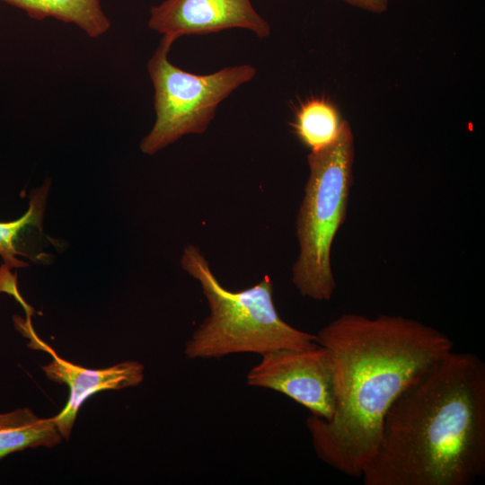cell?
<instances>
[{
  "mask_svg": "<svg viewBox=\"0 0 485 485\" xmlns=\"http://www.w3.org/2000/svg\"><path fill=\"white\" fill-rule=\"evenodd\" d=\"M485 473V364L454 349L385 414L365 485H470Z\"/></svg>",
  "mask_w": 485,
  "mask_h": 485,
  "instance_id": "2",
  "label": "cell"
},
{
  "mask_svg": "<svg viewBox=\"0 0 485 485\" xmlns=\"http://www.w3.org/2000/svg\"><path fill=\"white\" fill-rule=\"evenodd\" d=\"M353 6L375 13H382L388 8L389 0H342Z\"/></svg>",
  "mask_w": 485,
  "mask_h": 485,
  "instance_id": "14",
  "label": "cell"
},
{
  "mask_svg": "<svg viewBox=\"0 0 485 485\" xmlns=\"http://www.w3.org/2000/svg\"><path fill=\"white\" fill-rule=\"evenodd\" d=\"M148 26L173 41L233 28L251 31L260 39L271 33L251 0H165L151 8Z\"/></svg>",
  "mask_w": 485,
  "mask_h": 485,
  "instance_id": "8",
  "label": "cell"
},
{
  "mask_svg": "<svg viewBox=\"0 0 485 485\" xmlns=\"http://www.w3.org/2000/svg\"><path fill=\"white\" fill-rule=\"evenodd\" d=\"M24 10L29 16L42 20L53 17L78 25L91 37H98L110 26L100 0H2Z\"/></svg>",
  "mask_w": 485,
  "mask_h": 485,
  "instance_id": "10",
  "label": "cell"
},
{
  "mask_svg": "<svg viewBox=\"0 0 485 485\" xmlns=\"http://www.w3.org/2000/svg\"><path fill=\"white\" fill-rule=\"evenodd\" d=\"M181 264L200 283L210 310L186 343L188 358H219L238 353L261 356L276 349L318 345L316 335L295 329L280 317L268 275L251 287L231 291L220 284L198 247L186 246Z\"/></svg>",
  "mask_w": 485,
  "mask_h": 485,
  "instance_id": "3",
  "label": "cell"
},
{
  "mask_svg": "<svg viewBox=\"0 0 485 485\" xmlns=\"http://www.w3.org/2000/svg\"><path fill=\"white\" fill-rule=\"evenodd\" d=\"M10 269H11L5 263H4L0 268V293L5 292L13 295L24 308L26 314L28 316H31L34 311L20 295L17 288L16 274L13 275Z\"/></svg>",
  "mask_w": 485,
  "mask_h": 485,
  "instance_id": "13",
  "label": "cell"
},
{
  "mask_svg": "<svg viewBox=\"0 0 485 485\" xmlns=\"http://www.w3.org/2000/svg\"><path fill=\"white\" fill-rule=\"evenodd\" d=\"M251 386L270 389L287 395L329 420L335 409L333 372L326 348H281L261 355L247 375Z\"/></svg>",
  "mask_w": 485,
  "mask_h": 485,
  "instance_id": "6",
  "label": "cell"
},
{
  "mask_svg": "<svg viewBox=\"0 0 485 485\" xmlns=\"http://www.w3.org/2000/svg\"><path fill=\"white\" fill-rule=\"evenodd\" d=\"M15 326L31 340L30 347L51 355V362L42 366L46 376L69 388V398L64 409L53 417L63 438L68 439L77 413L90 396L100 391L119 390L139 384L144 378V366L136 361H125L102 369H89L59 357L33 331L31 316L26 320L13 317Z\"/></svg>",
  "mask_w": 485,
  "mask_h": 485,
  "instance_id": "7",
  "label": "cell"
},
{
  "mask_svg": "<svg viewBox=\"0 0 485 485\" xmlns=\"http://www.w3.org/2000/svg\"><path fill=\"white\" fill-rule=\"evenodd\" d=\"M310 168L297 220L299 255L292 280L299 293L317 301H329L336 283L331 265L333 240L347 215L353 181L354 138L343 120L337 138L311 152Z\"/></svg>",
  "mask_w": 485,
  "mask_h": 485,
  "instance_id": "4",
  "label": "cell"
},
{
  "mask_svg": "<svg viewBox=\"0 0 485 485\" xmlns=\"http://www.w3.org/2000/svg\"><path fill=\"white\" fill-rule=\"evenodd\" d=\"M48 191V184L32 191L30 196L28 211L19 219L10 222H0V256L10 269L23 268L27 263L19 260L16 255H23L17 251L15 241L19 234L32 225L40 227L46 198Z\"/></svg>",
  "mask_w": 485,
  "mask_h": 485,
  "instance_id": "12",
  "label": "cell"
},
{
  "mask_svg": "<svg viewBox=\"0 0 485 485\" xmlns=\"http://www.w3.org/2000/svg\"><path fill=\"white\" fill-rule=\"evenodd\" d=\"M342 123L333 104L323 99H312L300 107L294 128L301 142L313 152L331 144Z\"/></svg>",
  "mask_w": 485,
  "mask_h": 485,
  "instance_id": "11",
  "label": "cell"
},
{
  "mask_svg": "<svg viewBox=\"0 0 485 485\" xmlns=\"http://www.w3.org/2000/svg\"><path fill=\"white\" fill-rule=\"evenodd\" d=\"M329 351L335 409L329 420L310 415L317 456L349 477H361L375 455L389 408L412 380L454 349L438 330L399 315L344 313L319 331Z\"/></svg>",
  "mask_w": 485,
  "mask_h": 485,
  "instance_id": "1",
  "label": "cell"
},
{
  "mask_svg": "<svg viewBox=\"0 0 485 485\" xmlns=\"http://www.w3.org/2000/svg\"><path fill=\"white\" fill-rule=\"evenodd\" d=\"M173 42L163 36L148 62L156 119L140 144L146 154H155L184 135L204 133L219 103L256 75L250 65L225 67L208 75L189 73L169 61Z\"/></svg>",
  "mask_w": 485,
  "mask_h": 485,
  "instance_id": "5",
  "label": "cell"
},
{
  "mask_svg": "<svg viewBox=\"0 0 485 485\" xmlns=\"http://www.w3.org/2000/svg\"><path fill=\"white\" fill-rule=\"evenodd\" d=\"M62 438L53 417L41 419L27 408L0 413V459L26 448L52 447Z\"/></svg>",
  "mask_w": 485,
  "mask_h": 485,
  "instance_id": "9",
  "label": "cell"
}]
</instances>
